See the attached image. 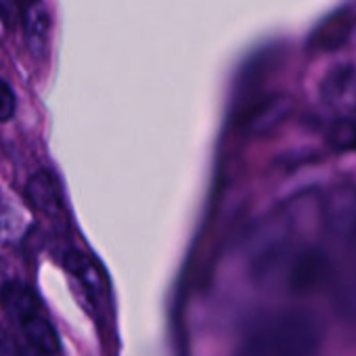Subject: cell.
<instances>
[{"label":"cell","instance_id":"1","mask_svg":"<svg viewBox=\"0 0 356 356\" xmlns=\"http://www.w3.org/2000/svg\"><path fill=\"white\" fill-rule=\"evenodd\" d=\"M281 356H312L323 339L316 316L302 310L273 314L254 327Z\"/></svg>","mask_w":356,"mask_h":356},{"label":"cell","instance_id":"2","mask_svg":"<svg viewBox=\"0 0 356 356\" xmlns=\"http://www.w3.org/2000/svg\"><path fill=\"white\" fill-rule=\"evenodd\" d=\"M323 225L337 243L356 245V187L337 185L323 204Z\"/></svg>","mask_w":356,"mask_h":356},{"label":"cell","instance_id":"3","mask_svg":"<svg viewBox=\"0 0 356 356\" xmlns=\"http://www.w3.org/2000/svg\"><path fill=\"white\" fill-rule=\"evenodd\" d=\"M321 99L335 113L356 111V65L343 63L327 72L321 82Z\"/></svg>","mask_w":356,"mask_h":356},{"label":"cell","instance_id":"4","mask_svg":"<svg viewBox=\"0 0 356 356\" xmlns=\"http://www.w3.org/2000/svg\"><path fill=\"white\" fill-rule=\"evenodd\" d=\"M291 99L285 95H273L262 99L243 120V132L248 136H266L275 132L291 113Z\"/></svg>","mask_w":356,"mask_h":356},{"label":"cell","instance_id":"5","mask_svg":"<svg viewBox=\"0 0 356 356\" xmlns=\"http://www.w3.org/2000/svg\"><path fill=\"white\" fill-rule=\"evenodd\" d=\"M24 38L34 57H42L47 53L49 36H51V15L40 0H30L24 9Z\"/></svg>","mask_w":356,"mask_h":356},{"label":"cell","instance_id":"6","mask_svg":"<svg viewBox=\"0 0 356 356\" xmlns=\"http://www.w3.org/2000/svg\"><path fill=\"white\" fill-rule=\"evenodd\" d=\"M26 200L36 212L49 216H55L63 210L61 189L55 181V176L49 172H38L30 178V183L26 187Z\"/></svg>","mask_w":356,"mask_h":356},{"label":"cell","instance_id":"7","mask_svg":"<svg viewBox=\"0 0 356 356\" xmlns=\"http://www.w3.org/2000/svg\"><path fill=\"white\" fill-rule=\"evenodd\" d=\"M19 329L26 337V346L34 348L42 354L49 356H57L59 352V339L55 329L51 327V323L47 321V316L42 314V310L38 308L36 312H32L28 318H24L19 323Z\"/></svg>","mask_w":356,"mask_h":356},{"label":"cell","instance_id":"8","mask_svg":"<svg viewBox=\"0 0 356 356\" xmlns=\"http://www.w3.org/2000/svg\"><path fill=\"white\" fill-rule=\"evenodd\" d=\"M0 304H3V310L7 312V316L17 325L38 310V302L34 293L24 283H17V281H11L3 287V291H0Z\"/></svg>","mask_w":356,"mask_h":356},{"label":"cell","instance_id":"9","mask_svg":"<svg viewBox=\"0 0 356 356\" xmlns=\"http://www.w3.org/2000/svg\"><path fill=\"white\" fill-rule=\"evenodd\" d=\"M67 268H70V273L82 283V287H84L90 296L103 298V293H105V277H103L101 268H99L88 256L78 254V252L70 254V256H67Z\"/></svg>","mask_w":356,"mask_h":356},{"label":"cell","instance_id":"10","mask_svg":"<svg viewBox=\"0 0 356 356\" xmlns=\"http://www.w3.org/2000/svg\"><path fill=\"white\" fill-rule=\"evenodd\" d=\"M352 32V22L348 17V13H341V15H335L331 17L325 26L318 28V32L314 34L312 38V44L316 49H337Z\"/></svg>","mask_w":356,"mask_h":356},{"label":"cell","instance_id":"11","mask_svg":"<svg viewBox=\"0 0 356 356\" xmlns=\"http://www.w3.org/2000/svg\"><path fill=\"white\" fill-rule=\"evenodd\" d=\"M331 140L335 147L339 149H352L356 147V122L343 118L339 120L335 126H333V132H331Z\"/></svg>","mask_w":356,"mask_h":356},{"label":"cell","instance_id":"12","mask_svg":"<svg viewBox=\"0 0 356 356\" xmlns=\"http://www.w3.org/2000/svg\"><path fill=\"white\" fill-rule=\"evenodd\" d=\"M15 107H17V101H15L11 86L5 80H0V122L11 120L15 115Z\"/></svg>","mask_w":356,"mask_h":356},{"label":"cell","instance_id":"13","mask_svg":"<svg viewBox=\"0 0 356 356\" xmlns=\"http://www.w3.org/2000/svg\"><path fill=\"white\" fill-rule=\"evenodd\" d=\"M15 356H49V354H42V352H38V350H34V348L24 346V348H19V350L15 352Z\"/></svg>","mask_w":356,"mask_h":356},{"label":"cell","instance_id":"14","mask_svg":"<svg viewBox=\"0 0 356 356\" xmlns=\"http://www.w3.org/2000/svg\"><path fill=\"white\" fill-rule=\"evenodd\" d=\"M9 3H15V0H9Z\"/></svg>","mask_w":356,"mask_h":356}]
</instances>
